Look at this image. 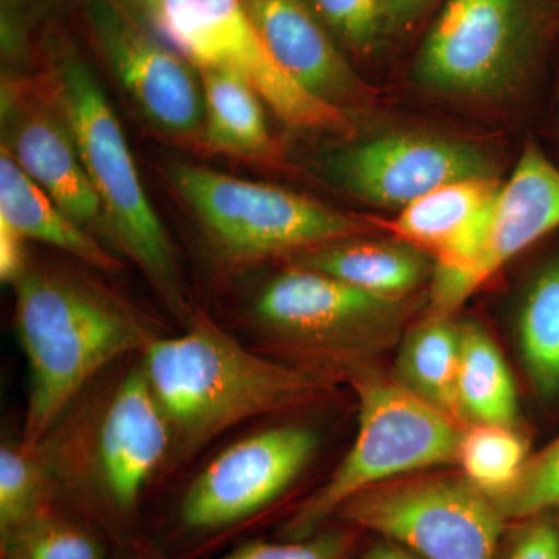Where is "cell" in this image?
<instances>
[{
    "instance_id": "obj_19",
    "label": "cell",
    "mask_w": 559,
    "mask_h": 559,
    "mask_svg": "<svg viewBox=\"0 0 559 559\" xmlns=\"http://www.w3.org/2000/svg\"><path fill=\"white\" fill-rule=\"evenodd\" d=\"M0 219L9 223L25 240L64 250L95 270H119V260L58 207L57 202L22 170L5 145L0 151Z\"/></svg>"
},
{
    "instance_id": "obj_31",
    "label": "cell",
    "mask_w": 559,
    "mask_h": 559,
    "mask_svg": "<svg viewBox=\"0 0 559 559\" xmlns=\"http://www.w3.org/2000/svg\"><path fill=\"white\" fill-rule=\"evenodd\" d=\"M25 238L0 219V278L14 285L28 270L25 263Z\"/></svg>"
},
{
    "instance_id": "obj_35",
    "label": "cell",
    "mask_w": 559,
    "mask_h": 559,
    "mask_svg": "<svg viewBox=\"0 0 559 559\" xmlns=\"http://www.w3.org/2000/svg\"><path fill=\"white\" fill-rule=\"evenodd\" d=\"M132 2L140 7V9L145 10V13L154 20V16H156L157 13V9H159L160 0H132Z\"/></svg>"
},
{
    "instance_id": "obj_17",
    "label": "cell",
    "mask_w": 559,
    "mask_h": 559,
    "mask_svg": "<svg viewBox=\"0 0 559 559\" xmlns=\"http://www.w3.org/2000/svg\"><path fill=\"white\" fill-rule=\"evenodd\" d=\"M252 20L274 60L305 91L344 109L362 92L300 0H248Z\"/></svg>"
},
{
    "instance_id": "obj_23",
    "label": "cell",
    "mask_w": 559,
    "mask_h": 559,
    "mask_svg": "<svg viewBox=\"0 0 559 559\" xmlns=\"http://www.w3.org/2000/svg\"><path fill=\"white\" fill-rule=\"evenodd\" d=\"M459 403L466 425L520 426V396L510 367L479 323L460 325Z\"/></svg>"
},
{
    "instance_id": "obj_4",
    "label": "cell",
    "mask_w": 559,
    "mask_h": 559,
    "mask_svg": "<svg viewBox=\"0 0 559 559\" xmlns=\"http://www.w3.org/2000/svg\"><path fill=\"white\" fill-rule=\"evenodd\" d=\"M55 91L58 109L121 250L182 318L186 311L175 249L146 197L130 145L105 92L83 62L70 60L58 69Z\"/></svg>"
},
{
    "instance_id": "obj_32",
    "label": "cell",
    "mask_w": 559,
    "mask_h": 559,
    "mask_svg": "<svg viewBox=\"0 0 559 559\" xmlns=\"http://www.w3.org/2000/svg\"><path fill=\"white\" fill-rule=\"evenodd\" d=\"M364 559H423L414 551L407 550L406 547L400 544L392 543L385 539L384 543L378 544L374 549H371Z\"/></svg>"
},
{
    "instance_id": "obj_13",
    "label": "cell",
    "mask_w": 559,
    "mask_h": 559,
    "mask_svg": "<svg viewBox=\"0 0 559 559\" xmlns=\"http://www.w3.org/2000/svg\"><path fill=\"white\" fill-rule=\"evenodd\" d=\"M334 180L384 207H406L429 191L466 179L495 178L484 151L455 140L390 134L342 151L330 160Z\"/></svg>"
},
{
    "instance_id": "obj_6",
    "label": "cell",
    "mask_w": 559,
    "mask_h": 559,
    "mask_svg": "<svg viewBox=\"0 0 559 559\" xmlns=\"http://www.w3.org/2000/svg\"><path fill=\"white\" fill-rule=\"evenodd\" d=\"M253 311L261 329L282 347L345 369L396 340L404 300L290 264L261 289Z\"/></svg>"
},
{
    "instance_id": "obj_3",
    "label": "cell",
    "mask_w": 559,
    "mask_h": 559,
    "mask_svg": "<svg viewBox=\"0 0 559 559\" xmlns=\"http://www.w3.org/2000/svg\"><path fill=\"white\" fill-rule=\"evenodd\" d=\"M344 371L358 395L355 443L330 479L286 522V539L314 535L323 522L367 489L418 471L457 465L460 441L468 426L459 425L401 388L393 377L364 364Z\"/></svg>"
},
{
    "instance_id": "obj_29",
    "label": "cell",
    "mask_w": 559,
    "mask_h": 559,
    "mask_svg": "<svg viewBox=\"0 0 559 559\" xmlns=\"http://www.w3.org/2000/svg\"><path fill=\"white\" fill-rule=\"evenodd\" d=\"M323 20L356 46H367L377 35L382 0H311Z\"/></svg>"
},
{
    "instance_id": "obj_24",
    "label": "cell",
    "mask_w": 559,
    "mask_h": 559,
    "mask_svg": "<svg viewBox=\"0 0 559 559\" xmlns=\"http://www.w3.org/2000/svg\"><path fill=\"white\" fill-rule=\"evenodd\" d=\"M57 481L43 447L3 440L0 447V539L53 509Z\"/></svg>"
},
{
    "instance_id": "obj_2",
    "label": "cell",
    "mask_w": 559,
    "mask_h": 559,
    "mask_svg": "<svg viewBox=\"0 0 559 559\" xmlns=\"http://www.w3.org/2000/svg\"><path fill=\"white\" fill-rule=\"evenodd\" d=\"M13 286L31 377L21 440L38 447L98 371L142 353L156 334L123 301L83 280L27 270Z\"/></svg>"
},
{
    "instance_id": "obj_21",
    "label": "cell",
    "mask_w": 559,
    "mask_h": 559,
    "mask_svg": "<svg viewBox=\"0 0 559 559\" xmlns=\"http://www.w3.org/2000/svg\"><path fill=\"white\" fill-rule=\"evenodd\" d=\"M204 140L216 153L261 164H280L282 154L264 117L263 100L237 73L201 70Z\"/></svg>"
},
{
    "instance_id": "obj_14",
    "label": "cell",
    "mask_w": 559,
    "mask_h": 559,
    "mask_svg": "<svg viewBox=\"0 0 559 559\" xmlns=\"http://www.w3.org/2000/svg\"><path fill=\"white\" fill-rule=\"evenodd\" d=\"M175 450L164 407L142 366L110 393L97 419L91 451L92 479L116 513L130 516L143 489Z\"/></svg>"
},
{
    "instance_id": "obj_5",
    "label": "cell",
    "mask_w": 559,
    "mask_h": 559,
    "mask_svg": "<svg viewBox=\"0 0 559 559\" xmlns=\"http://www.w3.org/2000/svg\"><path fill=\"white\" fill-rule=\"evenodd\" d=\"M170 180L215 245L242 263L358 240L373 230L370 219L197 165H175Z\"/></svg>"
},
{
    "instance_id": "obj_12",
    "label": "cell",
    "mask_w": 559,
    "mask_h": 559,
    "mask_svg": "<svg viewBox=\"0 0 559 559\" xmlns=\"http://www.w3.org/2000/svg\"><path fill=\"white\" fill-rule=\"evenodd\" d=\"M98 46L123 90L157 130L194 139L204 124V91L191 62L146 35L108 0H91Z\"/></svg>"
},
{
    "instance_id": "obj_27",
    "label": "cell",
    "mask_w": 559,
    "mask_h": 559,
    "mask_svg": "<svg viewBox=\"0 0 559 559\" xmlns=\"http://www.w3.org/2000/svg\"><path fill=\"white\" fill-rule=\"evenodd\" d=\"M507 521H524L559 510V436L532 452L513 480L489 492Z\"/></svg>"
},
{
    "instance_id": "obj_16",
    "label": "cell",
    "mask_w": 559,
    "mask_h": 559,
    "mask_svg": "<svg viewBox=\"0 0 559 559\" xmlns=\"http://www.w3.org/2000/svg\"><path fill=\"white\" fill-rule=\"evenodd\" d=\"M3 103L10 123L5 146L22 170L81 227L98 224L105 210L64 117L58 119L38 106H24L20 112L16 106Z\"/></svg>"
},
{
    "instance_id": "obj_18",
    "label": "cell",
    "mask_w": 559,
    "mask_h": 559,
    "mask_svg": "<svg viewBox=\"0 0 559 559\" xmlns=\"http://www.w3.org/2000/svg\"><path fill=\"white\" fill-rule=\"evenodd\" d=\"M525 277L514 316L518 353L533 395L559 407V231Z\"/></svg>"
},
{
    "instance_id": "obj_20",
    "label": "cell",
    "mask_w": 559,
    "mask_h": 559,
    "mask_svg": "<svg viewBox=\"0 0 559 559\" xmlns=\"http://www.w3.org/2000/svg\"><path fill=\"white\" fill-rule=\"evenodd\" d=\"M290 264L392 300H406L433 271L425 252L400 240L334 242L296 253Z\"/></svg>"
},
{
    "instance_id": "obj_34",
    "label": "cell",
    "mask_w": 559,
    "mask_h": 559,
    "mask_svg": "<svg viewBox=\"0 0 559 559\" xmlns=\"http://www.w3.org/2000/svg\"><path fill=\"white\" fill-rule=\"evenodd\" d=\"M551 119H554V130L559 138V70L554 86H551Z\"/></svg>"
},
{
    "instance_id": "obj_8",
    "label": "cell",
    "mask_w": 559,
    "mask_h": 559,
    "mask_svg": "<svg viewBox=\"0 0 559 559\" xmlns=\"http://www.w3.org/2000/svg\"><path fill=\"white\" fill-rule=\"evenodd\" d=\"M157 27L200 70L237 73L297 130L344 132V109L320 100L272 57L245 0H160Z\"/></svg>"
},
{
    "instance_id": "obj_9",
    "label": "cell",
    "mask_w": 559,
    "mask_h": 559,
    "mask_svg": "<svg viewBox=\"0 0 559 559\" xmlns=\"http://www.w3.org/2000/svg\"><path fill=\"white\" fill-rule=\"evenodd\" d=\"M318 448V432L304 426L264 429L237 441L191 481L180 506L182 524L210 532L252 516L290 487Z\"/></svg>"
},
{
    "instance_id": "obj_22",
    "label": "cell",
    "mask_w": 559,
    "mask_h": 559,
    "mask_svg": "<svg viewBox=\"0 0 559 559\" xmlns=\"http://www.w3.org/2000/svg\"><path fill=\"white\" fill-rule=\"evenodd\" d=\"M460 345L462 333L452 316L429 312L404 334L392 377L423 403L468 426L459 403Z\"/></svg>"
},
{
    "instance_id": "obj_33",
    "label": "cell",
    "mask_w": 559,
    "mask_h": 559,
    "mask_svg": "<svg viewBox=\"0 0 559 559\" xmlns=\"http://www.w3.org/2000/svg\"><path fill=\"white\" fill-rule=\"evenodd\" d=\"M425 0H382L385 13L395 20H406L421 7Z\"/></svg>"
},
{
    "instance_id": "obj_1",
    "label": "cell",
    "mask_w": 559,
    "mask_h": 559,
    "mask_svg": "<svg viewBox=\"0 0 559 559\" xmlns=\"http://www.w3.org/2000/svg\"><path fill=\"white\" fill-rule=\"evenodd\" d=\"M142 356L176 455L193 454L246 419L300 406L333 388L318 371L261 358L205 316L180 336L154 337Z\"/></svg>"
},
{
    "instance_id": "obj_15",
    "label": "cell",
    "mask_w": 559,
    "mask_h": 559,
    "mask_svg": "<svg viewBox=\"0 0 559 559\" xmlns=\"http://www.w3.org/2000/svg\"><path fill=\"white\" fill-rule=\"evenodd\" d=\"M499 189L495 178L447 183L401 209L385 229L432 257L430 283L447 282L479 253Z\"/></svg>"
},
{
    "instance_id": "obj_10",
    "label": "cell",
    "mask_w": 559,
    "mask_h": 559,
    "mask_svg": "<svg viewBox=\"0 0 559 559\" xmlns=\"http://www.w3.org/2000/svg\"><path fill=\"white\" fill-rule=\"evenodd\" d=\"M559 231V164L538 140L528 139L492 204L484 245L462 274L430 283L429 312L454 316L511 260Z\"/></svg>"
},
{
    "instance_id": "obj_28",
    "label": "cell",
    "mask_w": 559,
    "mask_h": 559,
    "mask_svg": "<svg viewBox=\"0 0 559 559\" xmlns=\"http://www.w3.org/2000/svg\"><path fill=\"white\" fill-rule=\"evenodd\" d=\"M353 544L355 536L347 530H329L285 543L253 540L221 559H347Z\"/></svg>"
},
{
    "instance_id": "obj_30",
    "label": "cell",
    "mask_w": 559,
    "mask_h": 559,
    "mask_svg": "<svg viewBox=\"0 0 559 559\" xmlns=\"http://www.w3.org/2000/svg\"><path fill=\"white\" fill-rule=\"evenodd\" d=\"M511 539L506 559H559V522L551 513L536 514Z\"/></svg>"
},
{
    "instance_id": "obj_26",
    "label": "cell",
    "mask_w": 559,
    "mask_h": 559,
    "mask_svg": "<svg viewBox=\"0 0 559 559\" xmlns=\"http://www.w3.org/2000/svg\"><path fill=\"white\" fill-rule=\"evenodd\" d=\"M0 550L2 559H106L100 539L55 507L0 539Z\"/></svg>"
},
{
    "instance_id": "obj_36",
    "label": "cell",
    "mask_w": 559,
    "mask_h": 559,
    "mask_svg": "<svg viewBox=\"0 0 559 559\" xmlns=\"http://www.w3.org/2000/svg\"><path fill=\"white\" fill-rule=\"evenodd\" d=\"M128 559H150V558H128Z\"/></svg>"
},
{
    "instance_id": "obj_25",
    "label": "cell",
    "mask_w": 559,
    "mask_h": 559,
    "mask_svg": "<svg viewBox=\"0 0 559 559\" xmlns=\"http://www.w3.org/2000/svg\"><path fill=\"white\" fill-rule=\"evenodd\" d=\"M530 454L528 441L518 428L471 425L460 441L457 465L471 484L489 495L507 487Z\"/></svg>"
},
{
    "instance_id": "obj_11",
    "label": "cell",
    "mask_w": 559,
    "mask_h": 559,
    "mask_svg": "<svg viewBox=\"0 0 559 559\" xmlns=\"http://www.w3.org/2000/svg\"><path fill=\"white\" fill-rule=\"evenodd\" d=\"M521 0H448L419 51L430 90L481 94L511 72L525 35Z\"/></svg>"
},
{
    "instance_id": "obj_7",
    "label": "cell",
    "mask_w": 559,
    "mask_h": 559,
    "mask_svg": "<svg viewBox=\"0 0 559 559\" xmlns=\"http://www.w3.org/2000/svg\"><path fill=\"white\" fill-rule=\"evenodd\" d=\"M337 516L423 559H496L507 522L465 476L388 481L349 499Z\"/></svg>"
}]
</instances>
